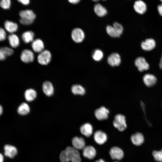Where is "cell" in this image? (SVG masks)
Masks as SVG:
<instances>
[{
	"label": "cell",
	"instance_id": "obj_6",
	"mask_svg": "<svg viewBox=\"0 0 162 162\" xmlns=\"http://www.w3.org/2000/svg\"><path fill=\"white\" fill-rule=\"evenodd\" d=\"M109 111L104 106H102L97 109L95 111L94 115L96 118L99 120H103L107 119Z\"/></svg>",
	"mask_w": 162,
	"mask_h": 162
},
{
	"label": "cell",
	"instance_id": "obj_11",
	"mask_svg": "<svg viewBox=\"0 0 162 162\" xmlns=\"http://www.w3.org/2000/svg\"><path fill=\"white\" fill-rule=\"evenodd\" d=\"M94 138L95 142L99 145L103 144L107 140L106 134L100 130H97L94 133Z\"/></svg>",
	"mask_w": 162,
	"mask_h": 162
},
{
	"label": "cell",
	"instance_id": "obj_35",
	"mask_svg": "<svg viewBox=\"0 0 162 162\" xmlns=\"http://www.w3.org/2000/svg\"><path fill=\"white\" fill-rule=\"evenodd\" d=\"M6 38V34L4 30L0 27V41H3Z\"/></svg>",
	"mask_w": 162,
	"mask_h": 162
},
{
	"label": "cell",
	"instance_id": "obj_13",
	"mask_svg": "<svg viewBox=\"0 0 162 162\" xmlns=\"http://www.w3.org/2000/svg\"><path fill=\"white\" fill-rule=\"evenodd\" d=\"M4 148V155L10 158H14L17 153V150L16 148L11 145H5Z\"/></svg>",
	"mask_w": 162,
	"mask_h": 162
},
{
	"label": "cell",
	"instance_id": "obj_15",
	"mask_svg": "<svg viewBox=\"0 0 162 162\" xmlns=\"http://www.w3.org/2000/svg\"><path fill=\"white\" fill-rule=\"evenodd\" d=\"M134 8L135 10L140 14H143L146 12L147 6L146 3L141 0L136 1L134 5Z\"/></svg>",
	"mask_w": 162,
	"mask_h": 162
},
{
	"label": "cell",
	"instance_id": "obj_7",
	"mask_svg": "<svg viewBox=\"0 0 162 162\" xmlns=\"http://www.w3.org/2000/svg\"><path fill=\"white\" fill-rule=\"evenodd\" d=\"M110 154L111 158L113 160H120L122 159L124 153L122 150L120 148L114 146L110 149Z\"/></svg>",
	"mask_w": 162,
	"mask_h": 162
},
{
	"label": "cell",
	"instance_id": "obj_10",
	"mask_svg": "<svg viewBox=\"0 0 162 162\" xmlns=\"http://www.w3.org/2000/svg\"><path fill=\"white\" fill-rule=\"evenodd\" d=\"M31 47L34 52L39 53L44 50V45L41 39L37 38L32 42Z\"/></svg>",
	"mask_w": 162,
	"mask_h": 162
},
{
	"label": "cell",
	"instance_id": "obj_41",
	"mask_svg": "<svg viewBox=\"0 0 162 162\" xmlns=\"http://www.w3.org/2000/svg\"><path fill=\"white\" fill-rule=\"evenodd\" d=\"M3 112V108L2 106L0 105V116L2 115Z\"/></svg>",
	"mask_w": 162,
	"mask_h": 162
},
{
	"label": "cell",
	"instance_id": "obj_4",
	"mask_svg": "<svg viewBox=\"0 0 162 162\" xmlns=\"http://www.w3.org/2000/svg\"><path fill=\"white\" fill-rule=\"evenodd\" d=\"M20 58L21 61L25 63L32 62L34 61V56L32 51L28 49H25L22 52Z\"/></svg>",
	"mask_w": 162,
	"mask_h": 162
},
{
	"label": "cell",
	"instance_id": "obj_24",
	"mask_svg": "<svg viewBox=\"0 0 162 162\" xmlns=\"http://www.w3.org/2000/svg\"><path fill=\"white\" fill-rule=\"evenodd\" d=\"M34 34L31 31H27L24 32L22 34L21 38L23 41L26 44L32 42L34 39Z\"/></svg>",
	"mask_w": 162,
	"mask_h": 162
},
{
	"label": "cell",
	"instance_id": "obj_1",
	"mask_svg": "<svg viewBox=\"0 0 162 162\" xmlns=\"http://www.w3.org/2000/svg\"><path fill=\"white\" fill-rule=\"evenodd\" d=\"M60 159L62 162H81L79 152L77 150L70 146L67 147L61 152Z\"/></svg>",
	"mask_w": 162,
	"mask_h": 162
},
{
	"label": "cell",
	"instance_id": "obj_8",
	"mask_svg": "<svg viewBox=\"0 0 162 162\" xmlns=\"http://www.w3.org/2000/svg\"><path fill=\"white\" fill-rule=\"evenodd\" d=\"M135 64L140 72L148 70L149 65L143 57H139L137 58L135 61Z\"/></svg>",
	"mask_w": 162,
	"mask_h": 162
},
{
	"label": "cell",
	"instance_id": "obj_22",
	"mask_svg": "<svg viewBox=\"0 0 162 162\" xmlns=\"http://www.w3.org/2000/svg\"><path fill=\"white\" fill-rule=\"evenodd\" d=\"M4 27L5 30L11 34L16 32L18 29V26L16 23L9 20L5 22Z\"/></svg>",
	"mask_w": 162,
	"mask_h": 162
},
{
	"label": "cell",
	"instance_id": "obj_27",
	"mask_svg": "<svg viewBox=\"0 0 162 162\" xmlns=\"http://www.w3.org/2000/svg\"><path fill=\"white\" fill-rule=\"evenodd\" d=\"M8 40L10 45L12 48H16L20 45V39L14 33L11 34L9 35Z\"/></svg>",
	"mask_w": 162,
	"mask_h": 162
},
{
	"label": "cell",
	"instance_id": "obj_44",
	"mask_svg": "<svg viewBox=\"0 0 162 162\" xmlns=\"http://www.w3.org/2000/svg\"><path fill=\"white\" fill-rule=\"evenodd\" d=\"M92 0L94 2H98L99 0Z\"/></svg>",
	"mask_w": 162,
	"mask_h": 162
},
{
	"label": "cell",
	"instance_id": "obj_19",
	"mask_svg": "<svg viewBox=\"0 0 162 162\" xmlns=\"http://www.w3.org/2000/svg\"><path fill=\"white\" fill-rule=\"evenodd\" d=\"M42 90L45 94L48 96H52L54 92V88L53 85L48 81H45L43 83Z\"/></svg>",
	"mask_w": 162,
	"mask_h": 162
},
{
	"label": "cell",
	"instance_id": "obj_38",
	"mask_svg": "<svg viewBox=\"0 0 162 162\" xmlns=\"http://www.w3.org/2000/svg\"><path fill=\"white\" fill-rule=\"evenodd\" d=\"M158 10L159 14L162 16V3L158 6Z\"/></svg>",
	"mask_w": 162,
	"mask_h": 162
},
{
	"label": "cell",
	"instance_id": "obj_5",
	"mask_svg": "<svg viewBox=\"0 0 162 162\" xmlns=\"http://www.w3.org/2000/svg\"><path fill=\"white\" fill-rule=\"evenodd\" d=\"M85 37L84 32L80 28H74L71 32V38L75 43H80L82 42L84 40Z\"/></svg>",
	"mask_w": 162,
	"mask_h": 162
},
{
	"label": "cell",
	"instance_id": "obj_28",
	"mask_svg": "<svg viewBox=\"0 0 162 162\" xmlns=\"http://www.w3.org/2000/svg\"><path fill=\"white\" fill-rule=\"evenodd\" d=\"M17 112L21 115H26L28 114L30 112V107L26 103H22L18 107Z\"/></svg>",
	"mask_w": 162,
	"mask_h": 162
},
{
	"label": "cell",
	"instance_id": "obj_39",
	"mask_svg": "<svg viewBox=\"0 0 162 162\" xmlns=\"http://www.w3.org/2000/svg\"><path fill=\"white\" fill-rule=\"evenodd\" d=\"M80 0H68V2L70 3L76 4L78 3Z\"/></svg>",
	"mask_w": 162,
	"mask_h": 162
},
{
	"label": "cell",
	"instance_id": "obj_40",
	"mask_svg": "<svg viewBox=\"0 0 162 162\" xmlns=\"http://www.w3.org/2000/svg\"><path fill=\"white\" fill-rule=\"evenodd\" d=\"M4 157L3 155L0 153V162H3Z\"/></svg>",
	"mask_w": 162,
	"mask_h": 162
},
{
	"label": "cell",
	"instance_id": "obj_48",
	"mask_svg": "<svg viewBox=\"0 0 162 162\" xmlns=\"http://www.w3.org/2000/svg\"></svg>",
	"mask_w": 162,
	"mask_h": 162
},
{
	"label": "cell",
	"instance_id": "obj_3",
	"mask_svg": "<svg viewBox=\"0 0 162 162\" xmlns=\"http://www.w3.org/2000/svg\"><path fill=\"white\" fill-rule=\"evenodd\" d=\"M113 124L120 131L124 130L127 128L125 117L121 114H118L115 117Z\"/></svg>",
	"mask_w": 162,
	"mask_h": 162
},
{
	"label": "cell",
	"instance_id": "obj_43",
	"mask_svg": "<svg viewBox=\"0 0 162 162\" xmlns=\"http://www.w3.org/2000/svg\"><path fill=\"white\" fill-rule=\"evenodd\" d=\"M94 162H105V161L102 159H99Z\"/></svg>",
	"mask_w": 162,
	"mask_h": 162
},
{
	"label": "cell",
	"instance_id": "obj_18",
	"mask_svg": "<svg viewBox=\"0 0 162 162\" xmlns=\"http://www.w3.org/2000/svg\"><path fill=\"white\" fill-rule=\"evenodd\" d=\"M156 43L155 40L152 38L146 39L142 42L141 46L143 50L145 51H149L154 49Z\"/></svg>",
	"mask_w": 162,
	"mask_h": 162
},
{
	"label": "cell",
	"instance_id": "obj_9",
	"mask_svg": "<svg viewBox=\"0 0 162 162\" xmlns=\"http://www.w3.org/2000/svg\"><path fill=\"white\" fill-rule=\"evenodd\" d=\"M20 18L34 22L36 15L34 12L30 9L21 10L19 13Z\"/></svg>",
	"mask_w": 162,
	"mask_h": 162
},
{
	"label": "cell",
	"instance_id": "obj_34",
	"mask_svg": "<svg viewBox=\"0 0 162 162\" xmlns=\"http://www.w3.org/2000/svg\"><path fill=\"white\" fill-rule=\"evenodd\" d=\"M112 26L117 29L119 34L121 35L123 31L122 26L120 24L117 22H114Z\"/></svg>",
	"mask_w": 162,
	"mask_h": 162
},
{
	"label": "cell",
	"instance_id": "obj_17",
	"mask_svg": "<svg viewBox=\"0 0 162 162\" xmlns=\"http://www.w3.org/2000/svg\"><path fill=\"white\" fill-rule=\"evenodd\" d=\"M72 142L74 148L77 150L83 149L85 147V142L82 137L75 136L72 139Z\"/></svg>",
	"mask_w": 162,
	"mask_h": 162
},
{
	"label": "cell",
	"instance_id": "obj_36",
	"mask_svg": "<svg viewBox=\"0 0 162 162\" xmlns=\"http://www.w3.org/2000/svg\"><path fill=\"white\" fill-rule=\"evenodd\" d=\"M20 22L22 25L26 26L31 25L34 22L33 21L28 20L21 18H20Z\"/></svg>",
	"mask_w": 162,
	"mask_h": 162
},
{
	"label": "cell",
	"instance_id": "obj_2",
	"mask_svg": "<svg viewBox=\"0 0 162 162\" xmlns=\"http://www.w3.org/2000/svg\"><path fill=\"white\" fill-rule=\"evenodd\" d=\"M52 59V54L50 51L44 50L39 53L37 56L38 62L42 65H46L50 63Z\"/></svg>",
	"mask_w": 162,
	"mask_h": 162
},
{
	"label": "cell",
	"instance_id": "obj_31",
	"mask_svg": "<svg viewBox=\"0 0 162 162\" xmlns=\"http://www.w3.org/2000/svg\"><path fill=\"white\" fill-rule=\"evenodd\" d=\"M103 56V53L101 50L96 49L93 53L92 57L94 60L99 61L102 59Z\"/></svg>",
	"mask_w": 162,
	"mask_h": 162
},
{
	"label": "cell",
	"instance_id": "obj_14",
	"mask_svg": "<svg viewBox=\"0 0 162 162\" xmlns=\"http://www.w3.org/2000/svg\"><path fill=\"white\" fill-rule=\"evenodd\" d=\"M83 149V155L85 157L92 160L95 157L96 151L93 146H87Z\"/></svg>",
	"mask_w": 162,
	"mask_h": 162
},
{
	"label": "cell",
	"instance_id": "obj_45",
	"mask_svg": "<svg viewBox=\"0 0 162 162\" xmlns=\"http://www.w3.org/2000/svg\"><path fill=\"white\" fill-rule=\"evenodd\" d=\"M160 1L162 2V0H160Z\"/></svg>",
	"mask_w": 162,
	"mask_h": 162
},
{
	"label": "cell",
	"instance_id": "obj_30",
	"mask_svg": "<svg viewBox=\"0 0 162 162\" xmlns=\"http://www.w3.org/2000/svg\"><path fill=\"white\" fill-rule=\"evenodd\" d=\"M106 30L107 33L111 37H119L121 35L116 29L113 26H107L106 28Z\"/></svg>",
	"mask_w": 162,
	"mask_h": 162
},
{
	"label": "cell",
	"instance_id": "obj_21",
	"mask_svg": "<svg viewBox=\"0 0 162 162\" xmlns=\"http://www.w3.org/2000/svg\"><path fill=\"white\" fill-rule=\"evenodd\" d=\"M131 140L134 145L136 146H139L141 145L144 142V138L142 133L137 132L131 136Z\"/></svg>",
	"mask_w": 162,
	"mask_h": 162
},
{
	"label": "cell",
	"instance_id": "obj_42",
	"mask_svg": "<svg viewBox=\"0 0 162 162\" xmlns=\"http://www.w3.org/2000/svg\"><path fill=\"white\" fill-rule=\"evenodd\" d=\"M159 67L161 69H162V58H161L159 63Z\"/></svg>",
	"mask_w": 162,
	"mask_h": 162
},
{
	"label": "cell",
	"instance_id": "obj_23",
	"mask_svg": "<svg viewBox=\"0 0 162 162\" xmlns=\"http://www.w3.org/2000/svg\"><path fill=\"white\" fill-rule=\"evenodd\" d=\"M13 53V50L10 48L6 46L0 48V60H4L7 57L12 55Z\"/></svg>",
	"mask_w": 162,
	"mask_h": 162
},
{
	"label": "cell",
	"instance_id": "obj_25",
	"mask_svg": "<svg viewBox=\"0 0 162 162\" xmlns=\"http://www.w3.org/2000/svg\"><path fill=\"white\" fill-rule=\"evenodd\" d=\"M94 10L95 13L100 17L104 16L107 14V10L106 8L100 3L95 5Z\"/></svg>",
	"mask_w": 162,
	"mask_h": 162
},
{
	"label": "cell",
	"instance_id": "obj_32",
	"mask_svg": "<svg viewBox=\"0 0 162 162\" xmlns=\"http://www.w3.org/2000/svg\"><path fill=\"white\" fill-rule=\"evenodd\" d=\"M11 0H0V7L4 10L9 9L11 5Z\"/></svg>",
	"mask_w": 162,
	"mask_h": 162
},
{
	"label": "cell",
	"instance_id": "obj_20",
	"mask_svg": "<svg viewBox=\"0 0 162 162\" xmlns=\"http://www.w3.org/2000/svg\"><path fill=\"white\" fill-rule=\"evenodd\" d=\"M80 131L83 135L87 137H89L93 133V127L90 123H85L81 126Z\"/></svg>",
	"mask_w": 162,
	"mask_h": 162
},
{
	"label": "cell",
	"instance_id": "obj_47",
	"mask_svg": "<svg viewBox=\"0 0 162 162\" xmlns=\"http://www.w3.org/2000/svg\"><path fill=\"white\" fill-rule=\"evenodd\" d=\"M161 58H162V57H161Z\"/></svg>",
	"mask_w": 162,
	"mask_h": 162
},
{
	"label": "cell",
	"instance_id": "obj_12",
	"mask_svg": "<svg viewBox=\"0 0 162 162\" xmlns=\"http://www.w3.org/2000/svg\"><path fill=\"white\" fill-rule=\"evenodd\" d=\"M107 62L112 66H118L121 62V58L120 55L117 53L110 54L108 57Z\"/></svg>",
	"mask_w": 162,
	"mask_h": 162
},
{
	"label": "cell",
	"instance_id": "obj_37",
	"mask_svg": "<svg viewBox=\"0 0 162 162\" xmlns=\"http://www.w3.org/2000/svg\"><path fill=\"white\" fill-rule=\"evenodd\" d=\"M20 3L24 5H28L30 2V0H17Z\"/></svg>",
	"mask_w": 162,
	"mask_h": 162
},
{
	"label": "cell",
	"instance_id": "obj_46",
	"mask_svg": "<svg viewBox=\"0 0 162 162\" xmlns=\"http://www.w3.org/2000/svg\"><path fill=\"white\" fill-rule=\"evenodd\" d=\"M102 0L104 1H106V0Z\"/></svg>",
	"mask_w": 162,
	"mask_h": 162
},
{
	"label": "cell",
	"instance_id": "obj_16",
	"mask_svg": "<svg viewBox=\"0 0 162 162\" xmlns=\"http://www.w3.org/2000/svg\"><path fill=\"white\" fill-rule=\"evenodd\" d=\"M143 80L145 85L148 87L154 86L157 82L156 77L153 74H145L143 77Z\"/></svg>",
	"mask_w": 162,
	"mask_h": 162
},
{
	"label": "cell",
	"instance_id": "obj_29",
	"mask_svg": "<svg viewBox=\"0 0 162 162\" xmlns=\"http://www.w3.org/2000/svg\"><path fill=\"white\" fill-rule=\"evenodd\" d=\"M71 90L72 93L75 95H83L85 93V90L84 88L79 84H75L72 86Z\"/></svg>",
	"mask_w": 162,
	"mask_h": 162
},
{
	"label": "cell",
	"instance_id": "obj_33",
	"mask_svg": "<svg viewBox=\"0 0 162 162\" xmlns=\"http://www.w3.org/2000/svg\"><path fill=\"white\" fill-rule=\"evenodd\" d=\"M152 155L155 160L159 162H162V149L159 151H153Z\"/></svg>",
	"mask_w": 162,
	"mask_h": 162
},
{
	"label": "cell",
	"instance_id": "obj_26",
	"mask_svg": "<svg viewBox=\"0 0 162 162\" xmlns=\"http://www.w3.org/2000/svg\"><path fill=\"white\" fill-rule=\"evenodd\" d=\"M24 97L26 100L28 102H31L34 100L37 96V92L32 88L27 89L24 93Z\"/></svg>",
	"mask_w": 162,
	"mask_h": 162
}]
</instances>
